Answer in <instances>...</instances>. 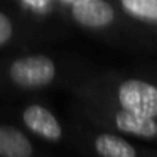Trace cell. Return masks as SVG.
I'll use <instances>...</instances> for the list:
<instances>
[{
    "mask_svg": "<svg viewBox=\"0 0 157 157\" xmlns=\"http://www.w3.org/2000/svg\"><path fill=\"white\" fill-rule=\"evenodd\" d=\"M58 63L52 56L42 52L22 54L10 59L5 66V76L21 90L48 88L58 78Z\"/></svg>",
    "mask_w": 157,
    "mask_h": 157,
    "instance_id": "cell-1",
    "label": "cell"
},
{
    "mask_svg": "<svg viewBox=\"0 0 157 157\" xmlns=\"http://www.w3.org/2000/svg\"><path fill=\"white\" fill-rule=\"evenodd\" d=\"M64 10L73 24L90 32L113 31L123 17L113 0H76Z\"/></svg>",
    "mask_w": 157,
    "mask_h": 157,
    "instance_id": "cell-2",
    "label": "cell"
},
{
    "mask_svg": "<svg viewBox=\"0 0 157 157\" xmlns=\"http://www.w3.org/2000/svg\"><path fill=\"white\" fill-rule=\"evenodd\" d=\"M118 108L142 117H157V88L140 78H127L115 85Z\"/></svg>",
    "mask_w": 157,
    "mask_h": 157,
    "instance_id": "cell-3",
    "label": "cell"
},
{
    "mask_svg": "<svg viewBox=\"0 0 157 157\" xmlns=\"http://www.w3.org/2000/svg\"><path fill=\"white\" fill-rule=\"evenodd\" d=\"M22 122L25 123L31 132L42 137L46 140L56 142L63 137V128L59 125L58 118L42 105H29L22 112Z\"/></svg>",
    "mask_w": 157,
    "mask_h": 157,
    "instance_id": "cell-4",
    "label": "cell"
},
{
    "mask_svg": "<svg viewBox=\"0 0 157 157\" xmlns=\"http://www.w3.org/2000/svg\"><path fill=\"white\" fill-rule=\"evenodd\" d=\"M123 17L149 29L157 24V0H113Z\"/></svg>",
    "mask_w": 157,
    "mask_h": 157,
    "instance_id": "cell-5",
    "label": "cell"
},
{
    "mask_svg": "<svg viewBox=\"0 0 157 157\" xmlns=\"http://www.w3.org/2000/svg\"><path fill=\"white\" fill-rule=\"evenodd\" d=\"M113 122H115L117 128H118L120 132L132 133V135L144 137V139H154V137L157 135L155 118L137 115V113L127 112V110H123V108H118L115 112Z\"/></svg>",
    "mask_w": 157,
    "mask_h": 157,
    "instance_id": "cell-6",
    "label": "cell"
},
{
    "mask_svg": "<svg viewBox=\"0 0 157 157\" xmlns=\"http://www.w3.org/2000/svg\"><path fill=\"white\" fill-rule=\"evenodd\" d=\"M32 144L21 130L0 125V157H31Z\"/></svg>",
    "mask_w": 157,
    "mask_h": 157,
    "instance_id": "cell-7",
    "label": "cell"
},
{
    "mask_svg": "<svg viewBox=\"0 0 157 157\" xmlns=\"http://www.w3.org/2000/svg\"><path fill=\"white\" fill-rule=\"evenodd\" d=\"M95 150L100 157H137V152L127 140L113 133H101L95 140Z\"/></svg>",
    "mask_w": 157,
    "mask_h": 157,
    "instance_id": "cell-8",
    "label": "cell"
},
{
    "mask_svg": "<svg viewBox=\"0 0 157 157\" xmlns=\"http://www.w3.org/2000/svg\"><path fill=\"white\" fill-rule=\"evenodd\" d=\"M15 2L34 17H48L56 9V0H15Z\"/></svg>",
    "mask_w": 157,
    "mask_h": 157,
    "instance_id": "cell-9",
    "label": "cell"
},
{
    "mask_svg": "<svg viewBox=\"0 0 157 157\" xmlns=\"http://www.w3.org/2000/svg\"><path fill=\"white\" fill-rule=\"evenodd\" d=\"M17 34V25L7 12L0 10V49L9 46Z\"/></svg>",
    "mask_w": 157,
    "mask_h": 157,
    "instance_id": "cell-10",
    "label": "cell"
},
{
    "mask_svg": "<svg viewBox=\"0 0 157 157\" xmlns=\"http://www.w3.org/2000/svg\"><path fill=\"white\" fill-rule=\"evenodd\" d=\"M73 2H76V0H56V9H66Z\"/></svg>",
    "mask_w": 157,
    "mask_h": 157,
    "instance_id": "cell-11",
    "label": "cell"
}]
</instances>
